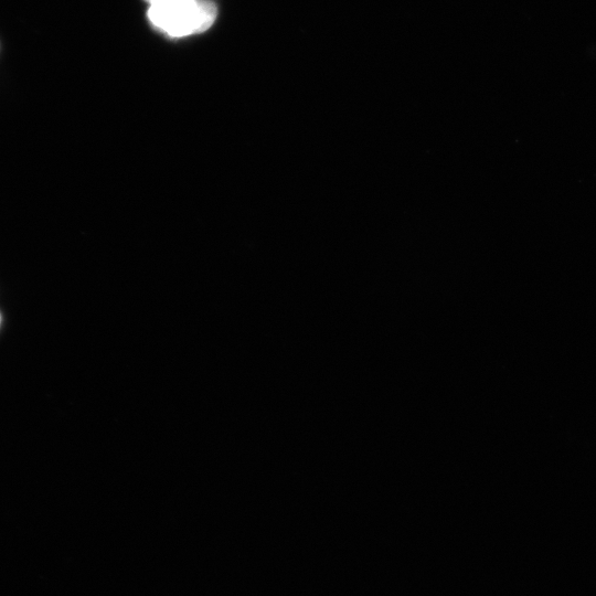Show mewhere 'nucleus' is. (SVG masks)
<instances>
[{
  "label": "nucleus",
  "mask_w": 596,
  "mask_h": 596,
  "mask_svg": "<svg viewBox=\"0 0 596 596\" xmlns=\"http://www.w3.org/2000/svg\"><path fill=\"white\" fill-rule=\"evenodd\" d=\"M0 321H1V317H0Z\"/></svg>",
  "instance_id": "2"
},
{
  "label": "nucleus",
  "mask_w": 596,
  "mask_h": 596,
  "mask_svg": "<svg viewBox=\"0 0 596 596\" xmlns=\"http://www.w3.org/2000/svg\"><path fill=\"white\" fill-rule=\"evenodd\" d=\"M151 24L170 38H183L206 31L217 9L211 0H145Z\"/></svg>",
  "instance_id": "1"
}]
</instances>
